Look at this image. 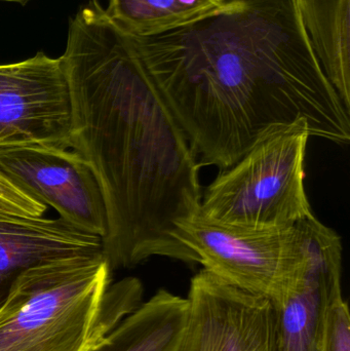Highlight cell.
Wrapping results in <instances>:
<instances>
[{
    "label": "cell",
    "instance_id": "obj_3",
    "mask_svg": "<svg viewBox=\"0 0 350 351\" xmlns=\"http://www.w3.org/2000/svg\"><path fill=\"white\" fill-rule=\"evenodd\" d=\"M104 253L53 260L21 274L0 304V351H88L142 303L143 285H111Z\"/></svg>",
    "mask_w": 350,
    "mask_h": 351
},
{
    "label": "cell",
    "instance_id": "obj_9",
    "mask_svg": "<svg viewBox=\"0 0 350 351\" xmlns=\"http://www.w3.org/2000/svg\"><path fill=\"white\" fill-rule=\"evenodd\" d=\"M188 313L177 351H275L269 299L224 282L205 269L191 278Z\"/></svg>",
    "mask_w": 350,
    "mask_h": 351
},
{
    "label": "cell",
    "instance_id": "obj_14",
    "mask_svg": "<svg viewBox=\"0 0 350 351\" xmlns=\"http://www.w3.org/2000/svg\"><path fill=\"white\" fill-rule=\"evenodd\" d=\"M322 351H350L349 305L342 295L332 301L327 311Z\"/></svg>",
    "mask_w": 350,
    "mask_h": 351
},
{
    "label": "cell",
    "instance_id": "obj_1",
    "mask_svg": "<svg viewBox=\"0 0 350 351\" xmlns=\"http://www.w3.org/2000/svg\"><path fill=\"white\" fill-rule=\"evenodd\" d=\"M127 34L201 168H229L271 132L303 121L310 137L349 143V111L297 0H226L176 30Z\"/></svg>",
    "mask_w": 350,
    "mask_h": 351
},
{
    "label": "cell",
    "instance_id": "obj_4",
    "mask_svg": "<svg viewBox=\"0 0 350 351\" xmlns=\"http://www.w3.org/2000/svg\"><path fill=\"white\" fill-rule=\"evenodd\" d=\"M310 139L304 121L271 132L221 170L203 192L199 213L256 230L290 228L314 216L304 186Z\"/></svg>",
    "mask_w": 350,
    "mask_h": 351
},
{
    "label": "cell",
    "instance_id": "obj_13",
    "mask_svg": "<svg viewBox=\"0 0 350 351\" xmlns=\"http://www.w3.org/2000/svg\"><path fill=\"white\" fill-rule=\"evenodd\" d=\"M226 0H109L107 14L129 34L158 36L205 18Z\"/></svg>",
    "mask_w": 350,
    "mask_h": 351
},
{
    "label": "cell",
    "instance_id": "obj_10",
    "mask_svg": "<svg viewBox=\"0 0 350 351\" xmlns=\"http://www.w3.org/2000/svg\"><path fill=\"white\" fill-rule=\"evenodd\" d=\"M104 253L103 239L64 219L0 210V304L26 270L53 260Z\"/></svg>",
    "mask_w": 350,
    "mask_h": 351
},
{
    "label": "cell",
    "instance_id": "obj_5",
    "mask_svg": "<svg viewBox=\"0 0 350 351\" xmlns=\"http://www.w3.org/2000/svg\"><path fill=\"white\" fill-rule=\"evenodd\" d=\"M177 239L203 269L271 302L281 297L301 258L295 226L256 230L215 222L199 213L181 223Z\"/></svg>",
    "mask_w": 350,
    "mask_h": 351
},
{
    "label": "cell",
    "instance_id": "obj_2",
    "mask_svg": "<svg viewBox=\"0 0 350 351\" xmlns=\"http://www.w3.org/2000/svg\"><path fill=\"white\" fill-rule=\"evenodd\" d=\"M71 101V149L90 165L107 213L111 269L151 257L197 263L177 235L201 210L199 160L129 34L100 0L69 19L61 56Z\"/></svg>",
    "mask_w": 350,
    "mask_h": 351
},
{
    "label": "cell",
    "instance_id": "obj_8",
    "mask_svg": "<svg viewBox=\"0 0 350 351\" xmlns=\"http://www.w3.org/2000/svg\"><path fill=\"white\" fill-rule=\"evenodd\" d=\"M71 101L62 58L43 51L0 65V146L71 148Z\"/></svg>",
    "mask_w": 350,
    "mask_h": 351
},
{
    "label": "cell",
    "instance_id": "obj_7",
    "mask_svg": "<svg viewBox=\"0 0 350 351\" xmlns=\"http://www.w3.org/2000/svg\"><path fill=\"white\" fill-rule=\"evenodd\" d=\"M0 173L33 199L55 208L60 218L102 239L106 234L102 189L78 152L45 144L2 145Z\"/></svg>",
    "mask_w": 350,
    "mask_h": 351
},
{
    "label": "cell",
    "instance_id": "obj_6",
    "mask_svg": "<svg viewBox=\"0 0 350 351\" xmlns=\"http://www.w3.org/2000/svg\"><path fill=\"white\" fill-rule=\"evenodd\" d=\"M301 258L275 311V351H322L327 311L342 295V241L312 216L295 225Z\"/></svg>",
    "mask_w": 350,
    "mask_h": 351
},
{
    "label": "cell",
    "instance_id": "obj_16",
    "mask_svg": "<svg viewBox=\"0 0 350 351\" xmlns=\"http://www.w3.org/2000/svg\"><path fill=\"white\" fill-rule=\"evenodd\" d=\"M30 0H0V2H12V3H18L20 5H26Z\"/></svg>",
    "mask_w": 350,
    "mask_h": 351
},
{
    "label": "cell",
    "instance_id": "obj_15",
    "mask_svg": "<svg viewBox=\"0 0 350 351\" xmlns=\"http://www.w3.org/2000/svg\"><path fill=\"white\" fill-rule=\"evenodd\" d=\"M36 202L21 191L0 173V210L27 216L34 210Z\"/></svg>",
    "mask_w": 350,
    "mask_h": 351
},
{
    "label": "cell",
    "instance_id": "obj_12",
    "mask_svg": "<svg viewBox=\"0 0 350 351\" xmlns=\"http://www.w3.org/2000/svg\"><path fill=\"white\" fill-rule=\"evenodd\" d=\"M327 77L350 110V0H297Z\"/></svg>",
    "mask_w": 350,
    "mask_h": 351
},
{
    "label": "cell",
    "instance_id": "obj_11",
    "mask_svg": "<svg viewBox=\"0 0 350 351\" xmlns=\"http://www.w3.org/2000/svg\"><path fill=\"white\" fill-rule=\"evenodd\" d=\"M187 313L186 298L160 290L88 351H177Z\"/></svg>",
    "mask_w": 350,
    "mask_h": 351
}]
</instances>
